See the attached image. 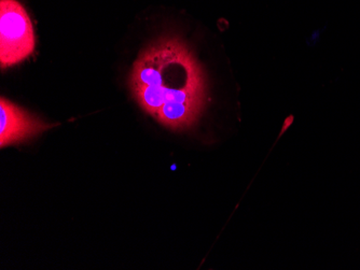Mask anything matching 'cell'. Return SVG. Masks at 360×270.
Masks as SVG:
<instances>
[{"label":"cell","instance_id":"obj_1","mask_svg":"<svg viewBox=\"0 0 360 270\" xmlns=\"http://www.w3.org/2000/svg\"><path fill=\"white\" fill-rule=\"evenodd\" d=\"M129 88L139 107L153 118L163 106L188 104L202 111L205 106V74L178 38H162L141 52Z\"/></svg>","mask_w":360,"mask_h":270},{"label":"cell","instance_id":"obj_2","mask_svg":"<svg viewBox=\"0 0 360 270\" xmlns=\"http://www.w3.org/2000/svg\"><path fill=\"white\" fill-rule=\"evenodd\" d=\"M34 26L18 0H0V66L18 65L35 51Z\"/></svg>","mask_w":360,"mask_h":270},{"label":"cell","instance_id":"obj_3","mask_svg":"<svg viewBox=\"0 0 360 270\" xmlns=\"http://www.w3.org/2000/svg\"><path fill=\"white\" fill-rule=\"evenodd\" d=\"M18 104L1 97L0 100V147L19 144L51 128Z\"/></svg>","mask_w":360,"mask_h":270},{"label":"cell","instance_id":"obj_4","mask_svg":"<svg viewBox=\"0 0 360 270\" xmlns=\"http://www.w3.org/2000/svg\"><path fill=\"white\" fill-rule=\"evenodd\" d=\"M293 123V116H289L288 118L286 119V120L284 121V124H283L282 130H281L280 136H278V139L281 138V137L283 136V135L286 133V130H288L289 127L292 125Z\"/></svg>","mask_w":360,"mask_h":270}]
</instances>
